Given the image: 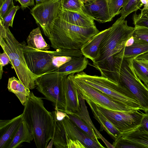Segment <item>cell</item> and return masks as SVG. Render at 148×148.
Wrapping results in <instances>:
<instances>
[{"instance_id": "6da1fadb", "label": "cell", "mask_w": 148, "mask_h": 148, "mask_svg": "<svg viewBox=\"0 0 148 148\" xmlns=\"http://www.w3.org/2000/svg\"><path fill=\"white\" fill-rule=\"evenodd\" d=\"M109 28L99 46L97 58L93 64L101 75L119 83V69L116 57L132 36L135 27L128 26L125 19L119 18Z\"/></svg>"}, {"instance_id": "7a4b0ae2", "label": "cell", "mask_w": 148, "mask_h": 148, "mask_svg": "<svg viewBox=\"0 0 148 148\" xmlns=\"http://www.w3.org/2000/svg\"><path fill=\"white\" fill-rule=\"evenodd\" d=\"M23 114L37 148H46L53 137L55 121L52 112L45 108L42 99L32 92L28 97Z\"/></svg>"}, {"instance_id": "3957f363", "label": "cell", "mask_w": 148, "mask_h": 148, "mask_svg": "<svg viewBox=\"0 0 148 148\" xmlns=\"http://www.w3.org/2000/svg\"><path fill=\"white\" fill-rule=\"evenodd\" d=\"M99 32L96 26L84 27L72 24L58 17L48 38L51 46L58 49H80L92 37Z\"/></svg>"}, {"instance_id": "277c9868", "label": "cell", "mask_w": 148, "mask_h": 148, "mask_svg": "<svg viewBox=\"0 0 148 148\" xmlns=\"http://www.w3.org/2000/svg\"><path fill=\"white\" fill-rule=\"evenodd\" d=\"M0 45L3 52L8 55L12 68L18 79L29 89L36 88L34 80L38 76L32 73L27 67L22 43L16 39L9 28H5L1 22Z\"/></svg>"}, {"instance_id": "5b68a950", "label": "cell", "mask_w": 148, "mask_h": 148, "mask_svg": "<svg viewBox=\"0 0 148 148\" xmlns=\"http://www.w3.org/2000/svg\"><path fill=\"white\" fill-rule=\"evenodd\" d=\"M74 77L99 91L119 102L136 110H141V106L134 95L125 86L103 76L90 75L82 71L74 75Z\"/></svg>"}, {"instance_id": "8992f818", "label": "cell", "mask_w": 148, "mask_h": 148, "mask_svg": "<svg viewBox=\"0 0 148 148\" xmlns=\"http://www.w3.org/2000/svg\"><path fill=\"white\" fill-rule=\"evenodd\" d=\"M54 119L53 145L57 148H67L69 139H77L86 148H104L100 143L90 138L78 128L67 115L62 120Z\"/></svg>"}, {"instance_id": "52a82bcc", "label": "cell", "mask_w": 148, "mask_h": 148, "mask_svg": "<svg viewBox=\"0 0 148 148\" xmlns=\"http://www.w3.org/2000/svg\"><path fill=\"white\" fill-rule=\"evenodd\" d=\"M68 75L52 73L37 77L34 80L36 89L53 102L55 110L64 112V82Z\"/></svg>"}, {"instance_id": "ba28073f", "label": "cell", "mask_w": 148, "mask_h": 148, "mask_svg": "<svg viewBox=\"0 0 148 148\" xmlns=\"http://www.w3.org/2000/svg\"><path fill=\"white\" fill-rule=\"evenodd\" d=\"M134 57L122 58L119 73V82L139 102L141 110L148 111V86L143 83L136 75L133 62Z\"/></svg>"}, {"instance_id": "9c48e42d", "label": "cell", "mask_w": 148, "mask_h": 148, "mask_svg": "<svg viewBox=\"0 0 148 148\" xmlns=\"http://www.w3.org/2000/svg\"><path fill=\"white\" fill-rule=\"evenodd\" d=\"M21 43L27 65L32 73L38 77L53 71V58L59 55L62 49L55 51L40 50L28 47L25 41Z\"/></svg>"}, {"instance_id": "30bf717a", "label": "cell", "mask_w": 148, "mask_h": 148, "mask_svg": "<svg viewBox=\"0 0 148 148\" xmlns=\"http://www.w3.org/2000/svg\"><path fill=\"white\" fill-rule=\"evenodd\" d=\"M74 75L72 74L69 75L74 86L85 100H89L96 104L114 110H136L131 106L114 100L82 81L75 78Z\"/></svg>"}, {"instance_id": "8fae6325", "label": "cell", "mask_w": 148, "mask_h": 148, "mask_svg": "<svg viewBox=\"0 0 148 148\" xmlns=\"http://www.w3.org/2000/svg\"><path fill=\"white\" fill-rule=\"evenodd\" d=\"M61 8V0H47L36 4L30 10L36 23L39 25L48 38Z\"/></svg>"}, {"instance_id": "7c38bea8", "label": "cell", "mask_w": 148, "mask_h": 148, "mask_svg": "<svg viewBox=\"0 0 148 148\" xmlns=\"http://www.w3.org/2000/svg\"><path fill=\"white\" fill-rule=\"evenodd\" d=\"M96 104L98 108L121 133L131 130L140 124L144 114L139 110H114Z\"/></svg>"}, {"instance_id": "4fadbf2b", "label": "cell", "mask_w": 148, "mask_h": 148, "mask_svg": "<svg viewBox=\"0 0 148 148\" xmlns=\"http://www.w3.org/2000/svg\"><path fill=\"white\" fill-rule=\"evenodd\" d=\"M82 10L86 15L100 23L111 21L108 0H91L84 3Z\"/></svg>"}, {"instance_id": "5bb4252c", "label": "cell", "mask_w": 148, "mask_h": 148, "mask_svg": "<svg viewBox=\"0 0 148 148\" xmlns=\"http://www.w3.org/2000/svg\"><path fill=\"white\" fill-rule=\"evenodd\" d=\"M23 120V113L11 119L0 120V148H8Z\"/></svg>"}, {"instance_id": "9a60e30c", "label": "cell", "mask_w": 148, "mask_h": 148, "mask_svg": "<svg viewBox=\"0 0 148 148\" xmlns=\"http://www.w3.org/2000/svg\"><path fill=\"white\" fill-rule=\"evenodd\" d=\"M64 112L75 113L79 111V102L78 92L68 75L64 82Z\"/></svg>"}, {"instance_id": "2e32d148", "label": "cell", "mask_w": 148, "mask_h": 148, "mask_svg": "<svg viewBox=\"0 0 148 148\" xmlns=\"http://www.w3.org/2000/svg\"><path fill=\"white\" fill-rule=\"evenodd\" d=\"M69 23L84 27L95 26L94 19L83 11L76 12L61 8L58 17Z\"/></svg>"}, {"instance_id": "e0dca14e", "label": "cell", "mask_w": 148, "mask_h": 148, "mask_svg": "<svg viewBox=\"0 0 148 148\" xmlns=\"http://www.w3.org/2000/svg\"><path fill=\"white\" fill-rule=\"evenodd\" d=\"M89 106L94 117L100 125V130L105 131L114 141L121 133L97 108L96 104L88 99L85 100Z\"/></svg>"}, {"instance_id": "ac0fdd59", "label": "cell", "mask_w": 148, "mask_h": 148, "mask_svg": "<svg viewBox=\"0 0 148 148\" xmlns=\"http://www.w3.org/2000/svg\"><path fill=\"white\" fill-rule=\"evenodd\" d=\"M110 28L102 31L92 37L80 49L83 56L94 62L98 55L99 47Z\"/></svg>"}, {"instance_id": "d6986e66", "label": "cell", "mask_w": 148, "mask_h": 148, "mask_svg": "<svg viewBox=\"0 0 148 148\" xmlns=\"http://www.w3.org/2000/svg\"><path fill=\"white\" fill-rule=\"evenodd\" d=\"M120 137L134 145L138 148H148V132L141 124L126 132L120 133Z\"/></svg>"}, {"instance_id": "ffe728a7", "label": "cell", "mask_w": 148, "mask_h": 148, "mask_svg": "<svg viewBox=\"0 0 148 148\" xmlns=\"http://www.w3.org/2000/svg\"><path fill=\"white\" fill-rule=\"evenodd\" d=\"M88 61L84 56L72 59L52 73H56L63 75H68L72 74L79 73L87 67Z\"/></svg>"}, {"instance_id": "44dd1931", "label": "cell", "mask_w": 148, "mask_h": 148, "mask_svg": "<svg viewBox=\"0 0 148 148\" xmlns=\"http://www.w3.org/2000/svg\"><path fill=\"white\" fill-rule=\"evenodd\" d=\"M78 92L80 107L79 111L74 114L82 119L93 130L97 138L101 139L107 148H114L113 145L108 142L102 135L95 126L90 117L87 107L85 103V100L78 91Z\"/></svg>"}, {"instance_id": "7402d4cb", "label": "cell", "mask_w": 148, "mask_h": 148, "mask_svg": "<svg viewBox=\"0 0 148 148\" xmlns=\"http://www.w3.org/2000/svg\"><path fill=\"white\" fill-rule=\"evenodd\" d=\"M7 88L9 91L14 94L22 105L25 106L31 92L30 89L14 77L9 78Z\"/></svg>"}, {"instance_id": "603a6c76", "label": "cell", "mask_w": 148, "mask_h": 148, "mask_svg": "<svg viewBox=\"0 0 148 148\" xmlns=\"http://www.w3.org/2000/svg\"><path fill=\"white\" fill-rule=\"evenodd\" d=\"M34 139L32 134L27 123L23 120L8 148H16L23 142L30 143Z\"/></svg>"}, {"instance_id": "cb8c5ba5", "label": "cell", "mask_w": 148, "mask_h": 148, "mask_svg": "<svg viewBox=\"0 0 148 148\" xmlns=\"http://www.w3.org/2000/svg\"><path fill=\"white\" fill-rule=\"evenodd\" d=\"M27 45L31 48L47 50L50 46L43 38L39 27L33 29L27 39Z\"/></svg>"}, {"instance_id": "d4e9b609", "label": "cell", "mask_w": 148, "mask_h": 148, "mask_svg": "<svg viewBox=\"0 0 148 148\" xmlns=\"http://www.w3.org/2000/svg\"><path fill=\"white\" fill-rule=\"evenodd\" d=\"M148 52V43L135 42L131 46L124 47L117 56L118 58L135 57Z\"/></svg>"}, {"instance_id": "484cf974", "label": "cell", "mask_w": 148, "mask_h": 148, "mask_svg": "<svg viewBox=\"0 0 148 148\" xmlns=\"http://www.w3.org/2000/svg\"><path fill=\"white\" fill-rule=\"evenodd\" d=\"M66 114L71 120L78 128L92 139L98 143H100L93 130L82 119L74 113Z\"/></svg>"}, {"instance_id": "4316f807", "label": "cell", "mask_w": 148, "mask_h": 148, "mask_svg": "<svg viewBox=\"0 0 148 148\" xmlns=\"http://www.w3.org/2000/svg\"><path fill=\"white\" fill-rule=\"evenodd\" d=\"M142 7L140 0H127L121 9V19H125L129 14L138 10Z\"/></svg>"}, {"instance_id": "83f0119b", "label": "cell", "mask_w": 148, "mask_h": 148, "mask_svg": "<svg viewBox=\"0 0 148 148\" xmlns=\"http://www.w3.org/2000/svg\"><path fill=\"white\" fill-rule=\"evenodd\" d=\"M133 65L134 71L139 79L148 86V69L136 60L134 59Z\"/></svg>"}, {"instance_id": "f1b7e54d", "label": "cell", "mask_w": 148, "mask_h": 148, "mask_svg": "<svg viewBox=\"0 0 148 148\" xmlns=\"http://www.w3.org/2000/svg\"><path fill=\"white\" fill-rule=\"evenodd\" d=\"M134 27L132 34L134 42L148 43V28L138 26Z\"/></svg>"}, {"instance_id": "f546056e", "label": "cell", "mask_w": 148, "mask_h": 148, "mask_svg": "<svg viewBox=\"0 0 148 148\" xmlns=\"http://www.w3.org/2000/svg\"><path fill=\"white\" fill-rule=\"evenodd\" d=\"M84 4L80 0H61V8L67 10L83 11L82 8Z\"/></svg>"}, {"instance_id": "4dcf8cb0", "label": "cell", "mask_w": 148, "mask_h": 148, "mask_svg": "<svg viewBox=\"0 0 148 148\" xmlns=\"http://www.w3.org/2000/svg\"><path fill=\"white\" fill-rule=\"evenodd\" d=\"M141 12L133 14L132 19L135 26H144L148 28V10L140 9Z\"/></svg>"}, {"instance_id": "1f68e13d", "label": "cell", "mask_w": 148, "mask_h": 148, "mask_svg": "<svg viewBox=\"0 0 148 148\" xmlns=\"http://www.w3.org/2000/svg\"><path fill=\"white\" fill-rule=\"evenodd\" d=\"M127 0H108L109 10L112 18L120 14V9L124 6Z\"/></svg>"}, {"instance_id": "d6a6232c", "label": "cell", "mask_w": 148, "mask_h": 148, "mask_svg": "<svg viewBox=\"0 0 148 148\" xmlns=\"http://www.w3.org/2000/svg\"><path fill=\"white\" fill-rule=\"evenodd\" d=\"M20 7L18 5L14 6L3 17L2 19H0L1 23L4 27L9 28L12 27L13 20L16 11L19 10Z\"/></svg>"}, {"instance_id": "836d02e7", "label": "cell", "mask_w": 148, "mask_h": 148, "mask_svg": "<svg viewBox=\"0 0 148 148\" xmlns=\"http://www.w3.org/2000/svg\"><path fill=\"white\" fill-rule=\"evenodd\" d=\"M13 0H5L0 6V19L4 16L14 6Z\"/></svg>"}, {"instance_id": "e575fe53", "label": "cell", "mask_w": 148, "mask_h": 148, "mask_svg": "<svg viewBox=\"0 0 148 148\" xmlns=\"http://www.w3.org/2000/svg\"><path fill=\"white\" fill-rule=\"evenodd\" d=\"M114 148H137L136 146L130 142L118 137L112 144Z\"/></svg>"}, {"instance_id": "d590c367", "label": "cell", "mask_w": 148, "mask_h": 148, "mask_svg": "<svg viewBox=\"0 0 148 148\" xmlns=\"http://www.w3.org/2000/svg\"><path fill=\"white\" fill-rule=\"evenodd\" d=\"M10 62V58L8 54L5 52L0 55V79L2 77L3 73V68Z\"/></svg>"}, {"instance_id": "8d00e7d4", "label": "cell", "mask_w": 148, "mask_h": 148, "mask_svg": "<svg viewBox=\"0 0 148 148\" xmlns=\"http://www.w3.org/2000/svg\"><path fill=\"white\" fill-rule=\"evenodd\" d=\"M67 145V148H86L81 142L77 139H69Z\"/></svg>"}, {"instance_id": "74e56055", "label": "cell", "mask_w": 148, "mask_h": 148, "mask_svg": "<svg viewBox=\"0 0 148 148\" xmlns=\"http://www.w3.org/2000/svg\"><path fill=\"white\" fill-rule=\"evenodd\" d=\"M18 1L21 5V7L23 10L29 6L34 5V0H15Z\"/></svg>"}, {"instance_id": "f35d334b", "label": "cell", "mask_w": 148, "mask_h": 148, "mask_svg": "<svg viewBox=\"0 0 148 148\" xmlns=\"http://www.w3.org/2000/svg\"><path fill=\"white\" fill-rule=\"evenodd\" d=\"M140 124L143 129L148 132V111L144 113Z\"/></svg>"}, {"instance_id": "ab89813d", "label": "cell", "mask_w": 148, "mask_h": 148, "mask_svg": "<svg viewBox=\"0 0 148 148\" xmlns=\"http://www.w3.org/2000/svg\"><path fill=\"white\" fill-rule=\"evenodd\" d=\"M134 42V40L133 36H132L130 38L126 41L125 47H128L132 45Z\"/></svg>"}, {"instance_id": "60d3db41", "label": "cell", "mask_w": 148, "mask_h": 148, "mask_svg": "<svg viewBox=\"0 0 148 148\" xmlns=\"http://www.w3.org/2000/svg\"><path fill=\"white\" fill-rule=\"evenodd\" d=\"M141 5L144 6L142 10H148V0H140Z\"/></svg>"}, {"instance_id": "b9f144b4", "label": "cell", "mask_w": 148, "mask_h": 148, "mask_svg": "<svg viewBox=\"0 0 148 148\" xmlns=\"http://www.w3.org/2000/svg\"><path fill=\"white\" fill-rule=\"evenodd\" d=\"M136 60L148 69V60L142 59Z\"/></svg>"}, {"instance_id": "7bdbcfd3", "label": "cell", "mask_w": 148, "mask_h": 148, "mask_svg": "<svg viewBox=\"0 0 148 148\" xmlns=\"http://www.w3.org/2000/svg\"><path fill=\"white\" fill-rule=\"evenodd\" d=\"M53 145V138L51 140V141L49 143V144L48 145L47 148H52V146Z\"/></svg>"}, {"instance_id": "ee69618b", "label": "cell", "mask_w": 148, "mask_h": 148, "mask_svg": "<svg viewBox=\"0 0 148 148\" xmlns=\"http://www.w3.org/2000/svg\"><path fill=\"white\" fill-rule=\"evenodd\" d=\"M47 0H35L36 4L45 1Z\"/></svg>"}, {"instance_id": "f6af8a7d", "label": "cell", "mask_w": 148, "mask_h": 148, "mask_svg": "<svg viewBox=\"0 0 148 148\" xmlns=\"http://www.w3.org/2000/svg\"><path fill=\"white\" fill-rule=\"evenodd\" d=\"M81 1L83 2L84 3H86L87 2L90 1L91 0H80Z\"/></svg>"}, {"instance_id": "bcb514c9", "label": "cell", "mask_w": 148, "mask_h": 148, "mask_svg": "<svg viewBox=\"0 0 148 148\" xmlns=\"http://www.w3.org/2000/svg\"><path fill=\"white\" fill-rule=\"evenodd\" d=\"M5 0H0V6L2 5Z\"/></svg>"}]
</instances>
